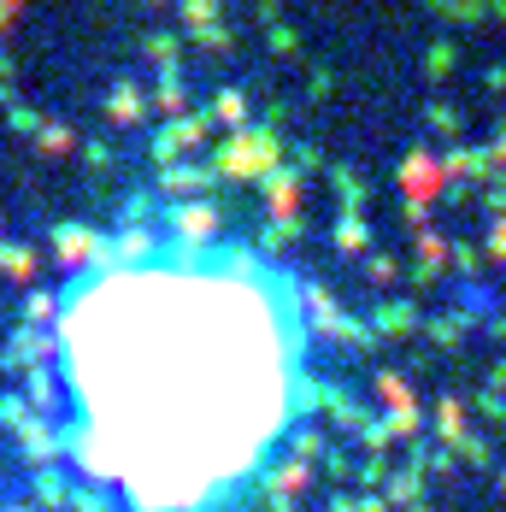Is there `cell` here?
Masks as SVG:
<instances>
[{"instance_id":"obj_1","label":"cell","mask_w":506,"mask_h":512,"mask_svg":"<svg viewBox=\"0 0 506 512\" xmlns=\"http://www.w3.org/2000/svg\"><path fill=\"white\" fill-rule=\"evenodd\" d=\"M301 412L283 301L218 271H130L65 324L53 460L77 512H242Z\"/></svg>"}]
</instances>
